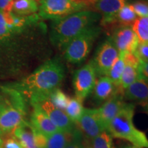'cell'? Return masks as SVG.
Instances as JSON below:
<instances>
[{
    "label": "cell",
    "mask_w": 148,
    "mask_h": 148,
    "mask_svg": "<svg viewBox=\"0 0 148 148\" xmlns=\"http://www.w3.org/2000/svg\"><path fill=\"white\" fill-rule=\"evenodd\" d=\"M38 14L23 16L0 11V79L27 72L43 49L42 25Z\"/></svg>",
    "instance_id": "cell-1"
},
{
    "label": "cell",
    "mask_w": 148,
    "mask_h": 148,
    "mask_svg": "<svg viewBox=\"0 0 148 148\" xmlns=\"http://www.w3.org/2000/svg\"><path fill=\"white\" fill-rule=\"evenodd\" d=\"M65 76L64 66L58 58L49 59L19 81L5 84L17 90L31 105L49 96L59 88Z\"/></svg>",
    "instance_id": "cell-2"
},
{
    "label": "cell",
    "mask_w": 148,
    "mask_h": 148,
    "mask_svg": "<svg viewBox=\"0 0 148 148\" xmlns=\"http://www.w3.org/2000/svg\"><path fill=\"white\" fill-rule=\"evenodd\" d=\"M101 15L92 10L79 11L51 21L49 40L53 46L63 49L70 41L89 27L97 25Z\"/></svg>",
    "instance_id": "cell-3"
},
{
    "label": "cell",
    "mask_w": 148,
    "mask_h": 148,
    "mask_svg": "<svg viewBox=\"0 0 148 148\" xmlns=\"http://www.w3.org/2000/svg\"><path fill=\"white\" fill-rule=\"evenodd\" d=\"M1 88L3 104L0 111V131L3 136H10L26 121V99L21 92L5 84L1 85Z\"/></svg>",
    "instance_id": "cell-4"
},
{
    "label": "cell",
    "mask_w": 148,
    "mask_h": 148,
    "mask_svg": "<svg viewBox=\"0 0 148 148\" xmlns=\"http://www.w3.org/2000/svg\"><path fill=\"white\" fill-rule=\"evenodd\" d=\"M134 109V103L125 102L123 108L109 123L106 130L113 138L125 140L137 147L148 148L145 133L136 128L133 123Z\"/></svg>",
    "instance_id": "cell-5"
},
{
    "label": "cell",
    "mask_w": 148,
    "mask_h": 148,
    "mask_svg": "<svg viewBox=\"0 0 148 148\" xmlns=\"http://www.w3.org/2000/svg\"><path fill=\"white\" fill-rule=\"evenodd\" d=\"M101 29V26L93 25L70 41L63 49L65 60L73 64L84 62L87 58Z\"/></svg>",
    "instance_id": "cell-6"
},
{
    "label": "cell",
    "mask_w": 148,
    "mask_h": 148,
    "mask_svg": "<svg viewBox=\"0 0 148 148\" xmlns=\"http://www.w3.org/2000/svg\"><path fill=\"white\" fill-rule=\"evenodd\" d=\"M92 3L75 0H40L38 14L41 19L55 20L88 10Z\"/></svg>",
    "instance_id": "cell-7"
},
{
    "label": "cell",
    "mask_w": 148,
    "mask_h": 148,
    "mask_svg": "<svg viewBox=\"0 0 148 148\" xmlns=\"http://www.w3.org/2000/svg\"><path fill=\"white\" fill-rule=\"evenodd\" d=\"M126 4L125 0H95L92 8L101 15L100 26L108 32L118 28L116 16Z\"/></svg>",
    "instance_id": "cell-8"
},
{
    "label": "cell",
    "mask_w": 148,
    "mask_h": 148,
    "mask_svg": "<svg viewBox=\"0 0 148 148\" xmlns=\"http://www.w3.org/2000/svg\"><path fill=\"white\" fill-rule=\"evenodd\" d=\"M97 77L92 61L77 70L73 75V86L75 97L83 101L92 93Z\"/></svg>",
    "instance_id": "cell-9"
},
{
    "label": "cell",
    "mask_w": 148,
    "mask_h": 148,
    "mask_svg": "<svg viewBox=\"0 0 148 148\" xmlns=\"http://www.w3.org/2000/svg\"><path fill=\"white\" fill-rule=\"evenodd\" d=\"M119 56V51L110 39L105 40L96 51L92 62L97 75L107 76L109 70Z\"/></svg>",
    "instance_id": "cell-10"
},
{
    "label": "cell",
    "mask_w": 148,
    "mask_h": 148,
    "mask_svg": "<svg viewBox=\"0 0 148 148\" xmlns=\"http://www.w3.org/2000/svg\"><path fill=\"white\" fill-rule=\"evenodd\" d=\"M32 105H37L39 107L59 131L71 132L75 129V123L66 115L65 112L56 108L49 98H45Z\"/></svg>",
    "instance_id": "cell-11"
},
{
    "label": "cell",
    "mask_w": 148,
    "mask_h": 148,
    "mask_svg": "<svg viewBox=\"0 0 148 148\" xmlns=\"http://www.w3.org/2000/svg\"><path fill=\"white\" fill-rule=\"evenodd\" d=\"M75 125H77L79 130L92 139L106 130L98 113L97 108H84L82 116L75 122Z\"/></svg>",
    "instance_id": "cell-12"
},
{
    "label": "cell",
    "mask_w": 148,
    "mask_h": 148,
    "mask_svg": "<svg viewBox=\"0 0 148 148\" xmlns=\"http://www.w3.org/2000/svg\"><path fill=\"white\" fill-rule=\"evenodd\" d=\"M110 40L119 53L136 52L139 41L131 27H121L113 32Z\"/></svg>",
    "instance_id": "cell-13"
},
{
    "label": "cell",
    "mask_w": 148,
    "mask_h": 148,
    "mask_svg": "<svg viewBox=\"0 0 148 148\" xmlns=\"http://www.w3.org/2000/svg\"><path fill=\"white\" fill-rule=\"evenodd\" d=\"M125 103V101L123 99V93L118 92L97 108L99 115L106 129L111 121L123 108Z\"/></svg>",
    "instance_id": "cell-14"
},
{
    "label": "cell",
    "mask_w": 148,
    "mask_h": 148,
    "mask_svg": "<svg viewBox=\"0 0 148 148\" xmlns=\"http://www.w3.org/2000/svg\"><path fill=\"white\" fill-rule=\"evenodd\" d=\"M124 100L137 103L142 106L148 101V80L140 77L123 92Z\"/></svg>",
    "instance_id": "cell-15"
},
{
    "label": "cell",
    "mask_w": 148,
    "mask_h": 148,
    "mask_svg": "<svg viewBox=\"0 0 148 148\" xmlns=\"http://www.w3.org/2000/svg\"><path fill=\"white\" fill-rule=\"evenodd\" d=\"M118 92H122L108 76H101L96 80L92 91V97L97 104H100L108 100Z\"/></svg>",
    "instance_id": "cell-16"
},
{
    "label": "cell",
    "mask_w": 148,
    "mask_h": 148,
    "mask_svg": "<svg viewBox=\"0 0 148 148\" xmlns=\"http://www.w3.org/2000/svg\"><path fill=\"white\" fill-rule=\"evenodd\" d=\"M33 110L30 116L29 123L34 129L45 135L46 136L59 131L47 114L37 105H32Z\"/></svg>",
    "instance_id": "cell-17"
},
{
    "label": "cell",
    "mask_w": 148,
    "mask_h": 148,
    "mask_svg": "<svg viewBox=\"0 0 148 148\" xmlns=\"http://www.w3.org/2000/svg\"><path fill=\"white\" fill-rule=\"evenodd\" d=\"M11 135L19 143L22 148H38L35 144L32 126L28 121H25L14 130Z\"/></svg>",
    "instance_id": "cell-18"
},
{
    "label": "cell",
    "mask_w": 148,
    "mask_h": 148,
    "mask_svg": "<svg viewBox=\"0 0 148 148\" xmlns=\"http://www.w3.org/2000/svg\"><path fill=\"white\" fill-rule=\"evenodd\" d=\"M38 0H14L12 12L18 16H31L38 14Z\"/></svg>",
    "instance_id": "cell-19"
},
{
    "label": "cell",
    "mask_w": 148,
    "mask_h": 148,
    "mask_svg": "<svg viewBox=\"0 0 148 148\" xmlns=\"http://www.w3.org/2000/svg\"><path fill=\"white\" fill-rule=\"evenodd\" d=\"M75 130L71 132L58 131L48 136L46 148H65L73 139Z\"/></svg>",
    "instance_id": "cell-20"
},
{
    "label": "cell",
    "mask_w": 148,
    "mask_h": 148,
    "mask_svg": "<svg viewBox=\"0 0 148 148\" xmlns=\"http://www.w3.org/2000/svg\"><path fill=\"white\" fill-rule=\"evenodd\" d=\"M138 16L135 13L132 5L125 4L116 16V23L118 28L121 27H130Z\"/></svg>",
    "instance_id": "cell-21"
},
{
    "label": "cell",
    "mask_w": 148,
    "mask_h": 148,
    "mask_svg": "<svg viewBox=\"0 0 148 148\" xmlns=\"http://www.w3.org/2000/svg\"><path fill=\"white\" fill-rule=\"evenodd\" d=\"M140 73L138 71V66L133 65V64L125 63L124 69L122 73L121 82H120V87L121 89L124 90L128 87L131 84L136 81L138 77H140Z\"/></svg>",
    "instance_id": "cell-22"
},
{
    "label": "cell",
    "mask_w": 148,
    "mask_h": 148,
    "mask_svg": "<svg viewBox=\"0 0 148 148\" xmlns=\"http://www.w3.org/2000/svg\"><path fill=\"white\" fill-rule=\"evenodd\" d=\"M124 66L125 62L124 59H123V55L121 53H119L117 58L114 61V64H112V67L109 70L108 75H107V76L113 82L114 84L116 86V87L119 88V90L122 92H123V90L120 87V82H121V75L123 73V69H124Z\"/></svg>",
    "instance_id": "cell-23"
},
{
    "label": "cell",
    "mask_w": 148,
    "mask_h": 148,
    "mask_svg": "<svg viewBox=\"0 0 148 148\" xmlns=\"http://www.w3.org/2000/svg\"><path fill=\"white\" fill-rule=\"evenodd\" d=\"M84 110V108L82 105V101L75 97H70L64 112L69 119L75 123L82 116Z\"/></svg>",
    "instance_id": "cell-24"
},
{
    "label": "cell",
    "mask_w": 148,
    "mask_h": 148,
    "mask_svg": "<svg viewBox=\"0 0 148 148\" xmlns=\"http://www.w3.org/2000/svg\"><path fill=\"white\" fill-rule=\"evenodd\" d=\"M131 28L136 34L139 43L148 42V16H138L131 25Z\"/></svg>",
    "instance_id": "cell-25"
},
{
    "label": "cell",
    "mask_w": 148,
    "mask_h": 148,
    "mask_svg": "<svg viewBox=\"0 0 148 148\" xmlns=\"http://www.w3.org/2000/svg\"><path fill=\"white\" fill-rule=\"evenodd\" d=\"M49 99L56 108L64 111L70 97L60 88H57L49 95Z\"/></svg>",
    "instance_id": "cell-26"
},
{
    "label": "cell",
    "mask_w": 148,
    "mask_h": 148,
    "mask_svg": "<svg viewBox=\"0 0 148 148\" xmlns=\"http://www.w3.org/2000/svg\"><path fill=\"white\" fill-rule=\"evenodd\" d=\"M92 148H114L113 137L107 130L92 138Z\"/></svg>",
    "instance_id": "cell-27"
},
{
    "label": "cell",
    "mask_w": 148,
    "mask_h": 148,
    "mask_svg": "<svg viewBox=\"0 0 148 148\" xmlns=\"http://www.w3.org/2000/svg\"><path fill=\"white\" fill-rule=\"evenodd\" d=\"M135 13L138 17H146L148 16V1L146 0H138L132 3Z\"/></svg>",
    "instance_id": "cell-28"
},
{
    "label": "cell",
    "mask_w": 148,
    "mask_h": 148,
    "mask_svg": "<svg viewBox=\"0 0 148 148\" xmlns=\"http://www.w3.org/2000/svg\"><path fill=\"white\" fill-rule=\"evenodd\" d=\"M81 131L75 130L74 136L71 141L68 144L65 148H84L82 143V137Z\"/></svg>",
    "instance_id": "cell-29"
},
{
    "label": "cell",
    "mask_w": 148,
    "mask_h": 148,
    "mask_svg": "<svg viewBox=\"0 0 148 148\" xmlns=\"http://www.w3.org/2000/svg\"><path fill=\"white\" fill-rule=\"evenodd\" d=\"M135 53L140 60L148 62V42L138 44Z\"/></svg>",
    "instance_id": "cell-30"
},
{
    "label": "cell",
    "mask_w": 148,
    "mask_h": 148,
    "mask_svg": "<svg viewBox=\"0 0 148 148\" xmlns=\"http://www.w3.org/2000/svg\"><path fill=\"white\" fill-rule=\"evenodd\" d=\"M3 148H22L19 143L13 136H8L3 139Z\"/></svg>",
    "instance_id": "cell-31"
},
{
    "label": "cell",
    "mask_w": 148,
    "mask_h": 148,
    "mask_svg": "<svg viewBox=\"0 0 148 148\" xmlns=\"http://www.w3.org/2000/svg\"><path fill=\"white\" fill-rule=\"evenodd\" d=\"M14 0H0V11L8 13L12 10Z\"/></svg>",
    "instance_id": "cell-32"
},
{
    "label": "cell",
    "mask_w": 148,
    "mask_h": 148,
    "mask_svg": "<svg viewBox=\"0 0 148 148\" xmlns=\"http://www.w3.org/2000/svg\"><path fill=\"white\" fill-rule=\"evenodd\" d=\"M138 71H139L140 76L148 80V62L140 60L138 66Z\"/></svg>",
    "instance_id": "cell-33"
},
{
    "label": "cell",
    "mask_w": 148,
    "mask_h": 148,
    "mask_svg": "<svg viewBox=\"0 0 148 148\" xmlns=\"http://www.w3.org/2000/svg\"><path fill=\"white\" fill-rule=\"evenodd\" d=\"M119 148H144V147H137V146L133 145L132 144H126V145H122Z\"/></svg>",
    "instance_id": "cell-34"
},
{
    "label": "cell",
    "mask_w": 148,
    "mask_h": 148,
    "mask_svg": "<svg viewBox=\"0 0 148 148\" xmlns=\"http://www.w3.org/2000/svg\"><path fill=\"white\" fill-rule=\"evenodd\" d=\"M2 104H3V92H2V90H1V84H0V111H1V107H2Z\"/></svg>",
    "instance_id": "cell-35"
},
{
    "label": "cell",
    "mask_w": 148,
    "mask_h": 148,
    "mask_svg": "<svg viewBox=\"0 0 148 148\" xmlns=\"http://www.w3.org/2000/svg\"><path fill=\"white\" fill-rule=\"evenodd\" d=\"M3 135L2 133L1 132V131H0V147L1 148H3Z\"/></svg>",
    "instance_id": "cell-36"
},
{
    "label": "cell",
    "mask_w": 148,
    "mask_h": 148,
    "mask_svg": "<svg viewBox=\"0 0 148 148\" xmlns=\"http://www.w3.org/2000/svg\"><path fill=\"white\" fill-rule=\"evenodd\" d=\"M75 1H86V2L91 3H92V5H93V3H94V2H95V0H75Z\"/></svg>",
    "instance_id": "cell-37"
},
{
    "label": "cell",
    "mask_w": 148,
    "mask_h": 148,
    "mask_svg": "<svg viewBox=\"0 0 148 148\" xmlns=\"http://www.w3.org/2000/svg\"><path fill=\"white\" fill-rule=\"evenodd\" d=\"M143 107L144 108V109H145V110L146 111V112H147V113L148 114V101L145 103V105H143Z\"/></svg>",
    "instance_id": "cell-38"
},
{
    "label": "cell",
    "mask_w": 148,
    "mask_h": 148,
    "mask_svg": "<svg viewBox=\"0 0 148 148\" xmlns=\"http://www.w3.org/2000/svg\"><path fill=\"white\" fill-rule=\"evenodd\" d=\"M146 1H148V0H146Z\"/></svg>",
    "instance_id": "cell-39"
},
{
    "label": "cell",
    "mask_w": 148,
    "mask_h": 148,
    "mask_svg": "<svg viewBox=\"0 0 148 148\" xmlns=\"http://www.w3.org/2000/svg\"><path fill=\"white\" fill-rule=\"evenodd\" d=\"M38 1H40V0H38Z\"/></svg>",
    "instance_id": "cell-40"
},
{
    "label": "cell",
    "mask_w": 148,
    "mask_h": 148,
    "mask_svg": "<svg viewBox=\"0 0 148 148\" xmlns=\"http://www.w3.org/2000/svg\"><path fill=\"white\" fill-rule=\"evenodd\" d=\"M0 148H1V147H0Z\"/></svg>",
    "instance_id": "cell-41"
}]
</instances>
